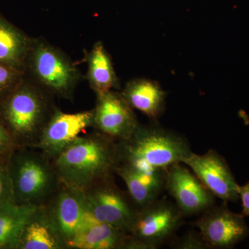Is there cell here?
<instances>
[{
  "mask_svg": "<svg viewBox=\"0 0 249 249\" xmlns=\"http://www.w3.org/2000/svg\"><path fill=\"white\" fill-rule=\"evenodd\" d=\"M0 249H11L7 243L0 239Z\"/></svg>",
  "mask_w": 249,
  "mask_h": 249,
  "instance_id": "cell-26",
  "label": "cell"
},
{
  "mask_svg": "<svg viewBox=\"0 0 249 249\" xmlns=\"http://www.w3.org/2000/svg\"><path fill=\"white\" fill-rule=\"evenodd\" d=\"M16 249H67L45 206H38L28 218Z\"/></svg>",
  "mask_w": 249,
  "mask_h": 249,
  "instance_id": "cell-14",
  "label": "cell"
},
{
  "mask_svg": "<svg viewBox=\"0 0 249 249\" xmlns=\"http://www.w3.org/2000/svg\"><path fill=\"white\" fill-rule=\"evenodd\" d=\"M45 207L67 247L82 228L98 222L90 210L85 192L63 183Z\"/></svg>",
  "mask_w": 249,
  "mask_h": 249,
  "instance_id": "cell-7",
  "label": "cell"
},
{
  "mask_svg": "<svg viewBox=\"0 0 249 249\" xmlns=\"http://www.w3.org/2000/svg\"><path fill=\"white\" fill-rule=\"evenodd\" d=\"M94 111L65 113L54 111L36 148L52 160L93 125Z\"/></svg>",
  "mask_w": 249,
  "mask_h": 249,
  "instance_id": "cell-11",
  "label": "cell"
},
{
  "mask_svg": "<svg viewBox=\"0 0 249 249\" xmlns=\"http://www.w3.org/2000/svg\"><path fill=\"white\" fill-rule=\"evenodd\" d=\"M19 73L17 69L0 63V102L17 88Z\"/></svg>",
  "mask_w": 249,
  "mask_h": 249,
  "instance_id": "cell-22",
  "label": "cell"
},
{
  "mask_svg": "<svg viewBox=\"0 0 249 249\" xmlns=\"http://www.w3.org/2000/svg\"><path fill=\"white\" fill-rule=\"evenodd\" d=\"M97 96L93 127L116 142L129 139L139 124L122 93L111 90Z\"/></svg>",
  "mask_w": 249,
  "mask_h": 249,
  "instance_id": "cell-12",
  "label": "cell"
},
{
  "mask_svg": "<svg viewBox=\"0 0 249 249\" xmlns=\"http://www.w3.org/2000/svg\"><path fill=\"white\" fill-rule=\"evenodd\" d=\"M186 217L175 203L157 199L139 209L130 234L142 249H156L175 235Z\"/></svg>",
  "mask_w": 249,
  "mask_h": 249,
  "instance_id": "cell-5",
  "label": "cell"
},
{
  "mask_svg": "<svg viewBox=\"0 0 249 249\" xmlns=\"http://www.w3.org/2000/svg\"><path fill=\"white\" fill-rule=\"evenodd\" d=\"M117 147L119 165L146 173L182 163L193 152L180 134L160 126L142 124L129 139L117 142Z\"/></svg>",
  "mask_w": 249,
  "mask_h": 249,
  "instance_id": "cell-2",
  "label": "cell"
},
{
  "mask_svg": "<svg viewBox=\"0 0 249 249\" xmlns=\"http://www.w3.org/2000/svg\"><path fill=\"white\" fill-rule=\"evenodd\" d=\"M51 162L63 184L85 192L116 174L117 142L98 131L81 135Z\"/></svg>",
  "mask_w": 249,
  "mask_h": 249,
  "instance_id": "cell-1",
  "label": "cell"
},
{
  "mask_svg": "<svg viewBox=\"0 0 249 249\" xmlns=\"http://www.w3.org/2000/svg\"><path fill=\"white\" fill-rule=\"evenodd\" d=\"M239 199L242 202V214L245 217H249V181L239 186Z\"/></svg>",
  "mask_w": 249,
  "mask_h": 249,
  "instance_id": "cell-25",
  "label": "cell"
},
{
  "mask_svg": "<svg viewBox=\"0 0 249 249\" xmlns=\"http://www.w3.org/2000/svg\"><path fill=\"white\" fill-rule=\"evenodd\" d=\"M7 165L18 204L45 206L62 186L51 160L37 149L16 147Z\"/></svg>",
  "mask_w": 249,
  "mask_h": 249,
  "instance_id": "cell-3",
  "label": "cell"
},
{
  "mask_svg": "<svg viewBox=\"0 0 249 249\" xmlns=\"http://www.w3.org/2000/svg\"><path fill=\"white\" fill-rule=\"evenodd\" d=\"M16 202L7 160L0 158V203Z\"/></svg>",
  "mask_w": 249,
  "mask_h": 249,
  "instance_id": "cell-23",
  "label": "cell"
},
{
  "mask_svg": "<svg viewBox=\"0 0 249 249\" xmlns=\"http://www.w3.org/2000/svg\"><path fill=\"white\" fill-rule=\"evenodd\" d=\"M214 196L224 202L239 199V186L230 167L216 150H209L204 155L192 152L182 160Z\"/></svg>",
  "mask_w": 249,
  "mask_h": 249,
  "instance_id": "cell-9",
  "label": "cell"
},
{
  "mask_svg": "<svg viewBox=\"0 0 249 249\" xmlns=\"http://www.w3.org/2000/svg\"><path fill=\"white\" fill-rule=\"evenodd\" d=\"M167 244L173 249H211L200 232L195 230L188 231L180 237L174 235Z\"/></svg>",
  "mask_w": 249,
  "mask_h": 249,
  "instance_id": "cell-21",
  "label": "cell"
},
{
  "mask_svg": "<svg viewBox=\"0 0 249 249\" xmlns=\"http://www.w3.org/2000/svg\"><path fill=\"white\" fill-rule=\"evenodd\" d=\"M89 80L97 93L111 91L118 86V80L111 59L102 43L94 45L89 55Z\"/></svg>",
  "mask_w": 249,
  "mask_h": 249,
  "instance_id": "cell-20",
  "label": "cell"
},
{
  "mask_svg": "<svg viewBox=\"0 0 249 249\" xmlns=\"http://www.w3.org/2000/svg\"><path fill=\"white\" fill-rule=\"evenodd\" d=\"M53 114L49 115L42 95L25 85L15 88L0 102V118L16 147L36 148Z\"/></svg>",
  "mask_w": 249,
  "mask_h": 249,
  "instance_id": "cell-4",
  "label": "cell"
},
{
  "mask_svg": "<svg viewBox=\"0 0 249 249\" xmlns=\"http://www.w3.org/2000/svg\"><path fill=\"white\" fill-rule=\"evenodd\" d=\"M116 174L125 183L127 193L139 209L157 200L165 190L166 170L146 173L118 165Z\"/></svg>",
  "mask_w": 249,
  "mask_h": 249,
  "instance_id": "cell-16",
  "label": "cell"
},
{
  "mask_svg": "<svg viewBox=\"0 0 249 249\" xmlns=\"http://www.w3.org/2000/svg\"><path fill=\"white\" fill-rule=\"evenodd\" d=\"M29 46L27 37L0 16V63L19 70Z\"/></svg>",
  "mask_w": 249,
  "mask_h": 249,
  "instance_id": "cell-18",
  "label": "cell"
},
{
  "mask_svg": "<svg viewBox=\"0 0 249 249\" xmlns=\"http://www.w3.org/2000/svg\"><path fill=\"white\" fill-rule=\"evenodd\" d=\"M38 206L16 202L0 203V239L16 249L18 237L24 224Z\"/></svg>",
  "mask_w": 249,
  "mask_h": 249,
  "instance_id": "cell-19",
  "label": "cell"
},
{
  "mask_svg": "<svg viewBox=\"0 0 249 249\" xmlns=\"http://www.w3.org/2000/svg\"><path fill=\"white\" fill-rule=\"evenodd\" d=\"M67 249H142L130 234L106 223L82 228L67 243Z\"/></svg>",
  "mask_w": 249,
  "mask_h": 249,
  "instance_id": "cell-15",
  "label": "cell"
},
{
  "mask_svg": "<svg viewBox=\"0 0 249 249\" xmlns=\"http://www.w3.org/2000/svg\"><path fill=\"white\" fill-rule=\"evenodd\" d=\"M32 68L39 81L59 96H71L78 73L60 52L49 46L37 45L32 55Z\"/></svg>",
  "mask_w": 249,
  "mask_h": 249,
  "instance_id": "cell-13",
  "label": "cell"
},
{
  "mask_svg": "<svg viewBox=\"0 0 249 249\" xmlns=\"http://www.w3.org/2000/svg\"><path fill=\"white\" fill-rule=\"evenodd\" d=\"M16 148L14 141L0 118V158L7 160Z\"/></svg>",
  "mask_w": 249,
  "mask_h": 249,
  "instance_id": "cell-24",
  "label": "cell"
},
{
  "mask_svg": "<svg viewBox=\"0 0 249 249\" xmlns=\"http://www.w3.org/2000/svg\"><path fill=\"white\" fill-rule=\"evenodd\" d=\"M123 96L132 109L156 120L164 110L166 93L155 81L136 80L126 85Z\"/></svg>",
  "mask_w": 249,
  "mask_h": 249,
  "instance_id": "cell-17",
  "label": "cell"
},
{
  "mask_svg": "<svg viewBox=\"0 0 249 249\" xmlns=\"http://www.w3.org/2000/svg\"><path fill=\"white\" fill-rule=\"evenodd\" d=\"M85 194L98 222L129 234L139 209L127 191L118 187L114 176L96 183L85 191Z\"/></svg>",
  "mask_w": 249,
  "mask_h": 249,
  "instance_id": "cell-6",
  "label": "cell"
},
{
  "mask_svg": "<svg viewBox=\"0 0 249 249\" xmlns=\"http://www.w3.org/2000/svg\"><path fill=\"white\" fill-rule=\"evenodd\" d=\"M195 225L211 249L234 248L249 235L245 216L232 212L224 201L204 211Z\"/></svg>",
  "mask_w": 249,
  "mask_h": 249,
  "instance_id": "cell-8",
  "label": "cell"
},
{
  "mask_svg": "<svg viewBox=\"0 0 249 249\" xmlns=\"http://www.w3.org/2000/svg\"><path fill=\"white\" fill-rule=\"evenodd\" d=\"M165 190L185 217L201 214L215 204L213 195L182 163H175L166 170Z\"/></svg>",
  "mask_w": 249,
  "mask_h": 249,
  "instance_id": "cell-10",
  "label": "cell"
}]
</instances>
